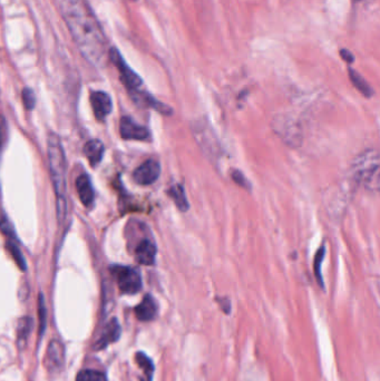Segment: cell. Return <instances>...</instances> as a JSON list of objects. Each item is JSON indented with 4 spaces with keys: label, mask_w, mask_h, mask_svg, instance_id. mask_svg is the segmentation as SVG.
Returning <instances> with one entry per match:
<instances>
[{
    "label": "cell",
    "mask_w": 380,
    "mask_h": 381,
    "mask_svg": "<svg viewBox=\"0 0 380 381\" xmlns=\"http://www.w3.org/2000/svg\"><path fill=\"white\" fill-rule=\"evenodd\" d=\"M130 94L133 96V100L137 102V103L147 106V107H151V109H154L155 111L162 113V114L171 115L173 113V109L171 107L161 103V102H158V100H155V98L151 96L150 94H147V93L135 91V92H130Z\"/></svg>",
    "instance_id": "obj_14"
},
{
    "label": "cell",
    "mask_w": 380,
    "mask_h": 381,
    "mask_svg": "<svg viewBox=\"0 0 380 381\" xmlns=\"http://www.w3.org/2000/svg\"><path fill=\"white\" fill-rule=\"evenodd\" d=\"M357 1H360V0H357Z\"/></svg>",
    "instance_id": "obj_28"
},
{
    "label": "cell",
    "mask_w": 380,
    "mask_h": 381,
    "mask_svg": "<svg viewBox=\"0 0 380 381\" xmlns=\"http://www.w3.org/2000/svg\"><path fill=\"white\" fill-rule=\"evenodd\" d=\"M47 153L50 178L57 199V217L61 224L67 215V165L61 139L56 134H50L48 137Z\"/></svg>",
    "instance_id": "obj_2"
},
{
    "label": "cell",
    "mask_w": 380,
    "mask_h": 381,
    "mask_svg": "<svg viewBox=\"0 0 380 381\" xmlns=\"http://www.w3.org/2000/svg\"><path fill=\"white\" fill-rule=\"evenodd\" d=\"M326 249L324 245L319 250L317 251L316 259H314V274H316L317 281L319 282L320 286L324 288V280H322L321 265L322 261L325 259Z\"/></svg>",
    "instance_id": "obj_23"
},
{
    "label": "cell",
    "mask_w": 380,
    "mask_h": 381,
    "mask_svg": "<svg viewBox=\"0 0 380 381\" xmlns=\"http://www.w3.org/2000/svg\"><path fill=\"white\" fill-rule=\"evenodd\" d=\"M161 165L155 160H147L133 173L134 181L139 185H150L160 178Z\"/></svg>",
    "instance_id": "obj_7"
},
{
    "label": "cell",
    "mask_w": 380,
    "mask_h": 381,
    "mask_svg": "<svg viewBox=\"0 0 380 381\" xmlns=\"http://www.w3.org/2000/svg\"><path fill=\"white\" fill-rule=\"evenodd\" d=\"M121 334H122V329H121L120 323L117 319L113 318L104 328L98 343L95 345L96 347L95 349L102 350V349L109 347L112 343H116L117 340L120 339Z\"/></svg>",
    "instance_id": "obj_10"
},
{
    "label": "cell",
    "mask_w": 380,
    "mask_h": 381,
    "mask_svg": "<svg viewBox=\"0 0 380 381\" xmlns=\"http://www.w3.org/2000/svg\"><path fill=\"white\" fill-rule=\"evenodd\" d=\"M61 13L82 55L95 66H104L105 39L98 22L83 0H61Z\"/></svg>",
    "instance_id": "obj_1"
},
{
    "label": "cell",
    "mask_w": 380,
    "mask_h": 381,
    "mask_svg": "<svg viewBox=\"0 0 380 381\" xmlns=\"http://www.w3.org/2000/svg\"><path fill=\"white\" fill-rule=\"evenodd\" d=\"M104 152H105V148H104L103 143L98 139H91L84 148V154L92 166H96L102 161Z\"/></svg>",
    "instance_id": "obj_15"
},
{
    "label": "cell",
    "mask_w": 380,
    "mask_h": 381,
    "mask_svg": "<svg viewBox=\"0 0 380 381\" xmlns=\"http://www.w3.org/2000/svg\"><path fill=\"white\" fill-rule=\"evenodd\" d=\"M76 381H107V377L100 371L84 369L78 373Z\"/></svg>",
    "instance_id": "obj_20"
},
{
    "label": "cell",
    "mask_w": 380,
    "mask_h": 381,
    "mask_svg": "<svg viewBox=\"0 0 380 381\" xmlns=\"http://www.w3.org/2000/svg\"><path fill=\"white\" fill-rule=\"evenodd\" d=\"M33 321L31 318L24 317L18 321L17 325V338L20 347L25 345L27 338L29 337L31 330H33Z\"/></svg>",
    "instance_id": "obj_18"
},
{
    "label": "cell",
    "mask_w": 380,
    "mask_h": 381,
    "mask_svg": "<svg viewBox=\"0 0 380 381\" xmlns=\"http://www.w3.org/2000/svg\"><path fill=\"white\" fill-rule=\"evenodd\" d=\"M91 104L94 111V115L98 120H104L106 117L111 114L113 109L112 98L107 93L105 92H93L91 94Z\"/></svg>",
    "instance_id": "obj_9"
},
{
    "label": "cell",
    "mask_w": 380,
    "mask_h": 381,
    "mask_svg": "<svg viewBox=\"0 0 380 381\" xmlns=\"http://www.w3.org/2000/svg\"><path fill=\"white\" fill-rule=\"evenodd\" d=\"M169 195L173 201L175 205L178 206L180 211H188L190 208L189 201L186 198L185 189L181 184H175L169 189Z\"/></svg>",
    "instance_id": "obj_16"
},
{
    "label": "cell",
    "mask_w": 380,
    "mask_h": 381,
    "mask_svg": "<svg viewBox=\"0 0 380 381\" xmlns=\"http://www.w3.org/2000/svg\"><path fill=\"white\" fill-rule=\"evenodd\" d=\"M349 77L354 86L358 89L361 94L365 95L366 98H372V95H374V91H372V87L370 86V84L365 81V78L363 77L359 72H356L355 70L350 68V67Z\"/></svg>",
    "instance_id": "obj_17"
},
{
    "label": "cell",
    "mask_w": 380,
    "mask_h": 381,
    "mask_svg": "<svg viewBox=\"0 0 380 381\" xmlns=\"http://www.w3.org/2000/svg\"><path fill=\"white\" fill-rule=\"evenodd\" d=\"M353 174L356 182L366 189L378 191L379 189V155L377 150H367L355 160Z\"/></svg>",
    "instance_id": "obj_3"
},
{
    "label": "cell",
    "mask_w": 380,
    "mask_h": 381,
    "mask_svg": "<svg viewBox=\"0 0 380 381\" xmlns=\"http://www.w3.org/2000/svg\"><path fill=\"white\" fill-rule=\"evenodd\" d=\"M158 304L152 295H146L135 308V316L139 321H151L156 317Z\"/></svg>",
    "instance_id": "obj_13"
},
{
    "label": "cell",
    "mask_w": 380,
    "mask_h": 381,
    "mask_svg": "<svg viewBox=\"0 0 380 381\" xmlns=\"http://www.w3.org/2000/svg\"><path fill=\"white\" fill-rule=\"evenodd\" d=\"M65 364V347L59 340L53 339L48 345L45 367L50 373H59Z\"/></svg>",
    "instance_id": "obj_6"
},
{
    "label": "cell",
    "mask_w": 380,
    "mask_h": 381,
    "mask_svg": "<svg viewBox=\"0 0 380 381\" xmlns=\"http://www.w3.org/2000/svg\"><path fill=\"white\" fill-rule=\"evenodd\" d=\"M109 57L111 59L112 63L116 66L117 70L120 72L121 79H122L123 83L128 87L130 92H135V91H139V87H141L143 81L142 78L139 77L135 72H134L130 66H128V63L124 61L123 56L121 55L120 50L117 48L112 47L109 50Z\"/></svg>",
    "instance_id": "obj_5"
},
{
    "label": "cell",
    "mask_w": 380,
    "mask_h": 381,
    "mask_svg": "<svg viewBox=\"0 0 380 381\" xmlns=\"http://www.w3.org/2000/svg\"><path fill=\"white\" fill-rule=\"evenodd\" d=\"M156 258V247L149 239L142 240L135 249L136 261L143 265H154Z\"/></svg>",
    "instance_id": "obj_11"
},
{
    "label": "cell",
    "mask_w": 380,
    "mask_h": 381,
    "mask_svg": "<svg viewBox=\"0 0 380 381\" xmlns=\"http://www.w3.org/2000/svg\"><path fill=\"white\" fill-rule=\"evenodd\" d=\"M112 272L116 278L119 288L123 293L135 295V293L141 291V273L135 267L115 265V267H112Z\"/></svg>",
    "instance_id": "obj_4"
},
{
    "label": "cell",
    "mask_w": 380,
    "mask_h": 381,
    "mask_svg": "<svg viewBox=\"0 0 380 381\" xmlns=\"http://www.w3.org/2000/svg\"><path fill=\"white\" fill-rule=\"evenodd\" d=\"M7 134H8L7 123H6L5 117L0 115V152L3 150V144H5L6 139H7Z\"/></svg>",
    "instance_id": "obj_26"
},
{
    "label": "cell",
    "mask_w": 380,
    "mask_h": 381,
    "mask_svg": "<svg viewBox=\"0 0 380 381\" xmlns=\"http://www.w3.org/2000/svg\"><path fill=\"white\" fill-rule=\"evenodd\" d=\"M38 319H39V334L42 337L44 334L46 325H47V308L45 304L44 295H39L38 298Z\"/></svg>",
    "instance_id": "obj_21"
},
{
    "label": "cell",
    "mask_w": 380,
    "mask_h": 381,
    "mask_svg": "<svg viewBox=\"0 0 380 381\" xmlns=\"http://www.w3.org/2000/svg\"><path fill=\"white\" fill-rule=\"evenodd\" d=\"M22 102H24L26 109L29 111L33 109L36 105V96L31 88H25L22 91Z\"/></svg>",
    "instance_id": "obj_24"
},
{
    "label": "cell",
    "mask_w": 380,
    "mask_h": 381,
    "mask_svg": "<svg viewBox=\"0 0 380 381\" xmlns=\"http://www.w3.org/2000/svg\"><path fill=\"white\" fill-rule=\"evenodd\" d=\"M135 360L139 367L144 373L146 381H152L153 373H154V365H153L152 360L144 352H137Z\"/></svg>",
    "instance_id": "obj_19"
},
{
    "label": "cell",
    "mask_w": 380,
    "mask_h": 381,
    "mask_svg": "<svg viewBox=\"0 0 380 381\" xmlns=\"http://www.w3.org/2000/svg\"><path fill=\"white\" fill-rule=\"evenodd\" d=\"M7 249H8L9 254L13 256V259L15 260L17 265H18L22 271H25L26 267H26L25 259H24V256H22L20 248H18L13 241H8V242H7Z\"/></svg>",
    "instance_id": "obj_22"
},
{
    "label": "cell",
    "mask_w": 380,
    "mask_h": 381,
    "mask_svg": "<svg viewBox=\"0 0 380 381\" xmlns=\"http://www.w3.org/2000/svg\"><path fill=\"white\" fill-rule=\"evenodd\" d=\"M76 189H77L78 196L84 205L89 206L94 203L95 192L93 189L92 182L87 174H82L76 180Z\"/></svg>",
    "instance_id": "obj_12"
},
{
    "label": "cell",
    "mask_w": 380,
    "mask_h": 381,
    "mask_svg": "<svg viewBox=\"0 0 380 381\" xmlns=\"http://www.w3.org/2000/svg\"><path fill=\"white\" fill-rule=\"evenodd\" d=\"M121 137L124 139L135 141H147L150 139V132L144 126L139 125L130 117H122L120 124Z\"/></svg>",
    "instance_id": "obj_8"
},
{
    "label": "cell",
    "mask_w": 380,
    "mask_h": 381,
    "mask_svg": "<svg viewBox=\"0 0 380 381\" xmlns=\"http://www.w3.org/2000/svg\"><path fill=\"white\" fill-rule=\"evenodd\" d=\"M340 56H342V59H344V61H347V63H349V64H351V63H354V61H355V56H354L353 54L350 53L349 50H340Z\"/></svg>",
    "instance_id": "obj_27"
},
{
    "label": "cell",
    "mask_w": 380,
    "mask_h": 381,
    "mask_svg": "<svg viewBox=\"0 0 380 381\" xmlns=\"http://www.w3.org/2000/svg\"><path fill=\"white\" fill-rule=\"evenodd\" d=\"M231 176H232V180H234V181L236 182L239 187H243V189H251L250 182L248 181V178H245V176H243L242 172H240V171H232V174H231Z\"/></svg>",
    "instance_id": "obj_25"
}]
</instances>
